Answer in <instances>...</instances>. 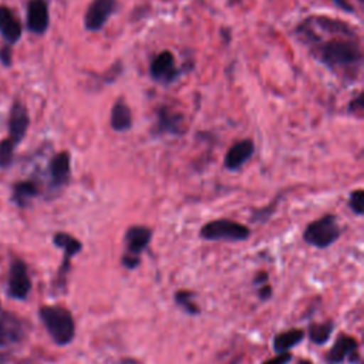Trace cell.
Segmentation results:
<instances>
[{
  "instance_id": "1",
  "label": "cell",
  "mask_w": 364,
  "mask_h": 364,
  "mask_svg": "<svg viewBox=\"0 0 364 364\" xmlns=\"http://www.w3.org/2000/svg\"><path fill=\"white\" fill-rule=\"evenodd\" d=\"M317 58L330 70L355 80L363 63V53L360 41L354 30L337 33L336 37L324 41L317 47Z\"/></svg>"
},
{
  "instance_id": "2",
  "label": "cell",
  "mask_w": 364,
  "mask_h": 364,
  "mask_svg": "<svg viewBox=\"0 0 364 364\" xmlns=\"http://www.w3.org/2000/svg\"><path fill=\"white\" fill-rule=\"evenodd\" d=\"M47 333L58 346L70 344L75 336V324L73 314L63 306H43L38 310Z\"/></svg>"
},
{
  "instance_id": "3",
  "label": "cell",
  "mask_w": 364,
  "mask_h": 364,
  "mask_svg": "<svg viewBox=\"0 0 364 364\" xmlns=\"http://www.w3.org/2000/svg\"><path fill=\"white\" fill-rule=\"evenodd\" d=\"M341 235V228L334 215H326L309 223L303 232V239L318 249L328 247Z\"/></svg>"
},
{
  "instance_id": "4",
  "label": "cell",
  "mask_w": 364,
  "mask_h": 364,
  "mask_svg": "<svg viewBox=\"0 0 364 364\" xmlns=\"http://www.w3.org/2000/svg\"><path fill=\"white\" fill-rule=\"evenodd\" d=\"M250 235L247 226L230 220V219H216L205 223L200 230L199 236L205 240H245Z\"/></svg>"
},
{
  "instance_id": "5",
  "label": "cell",
  "mask_w": 364,
  "mask_h": 364,
  "mask_svg": "<svg viewBox=\"0 0 364 364\" xmlns=\"http://www.w3.org/2000/svg\"><path fill=\"white\" fill-rule=\"evenodd\" d=\"M27 326L17 314L0 304V353L11 350L26 337Z\"/></svg>"
},
{
  "instance_id": "6",
  "label": "cell",
  "mask_w": 364,
  "mask_h": 364,
  "mask_svg": "<svg viewBox=\"0 0 364 364\" xmlns=\"http://www.w3.org/2000/svg\"><path fill=\"white\" fill-rule=\"evenodd\" d=\"M31 290V279L27 264L21 259H14L7 276V296L16 300H24Z\"/></svg>"
},
{
  "instance_id": "7",
  "label": "cell",
  "mask_w": 364,
  "mask_h": 364,
  "mask_svg": "<svg viewBox=\"0 0 364 364\" xmlns=\"http://www.w3.org/2000/svg\"><path fill=\"white\" fill-rule=\"evenodd\" d=\"M117 9V0H91L84 16V26L88 31L101 30Z\"/></svg>"
},
{
  "instance_id": "8",
  "label": "cell",
  "mask_w": 364,
  "mask_h": 364,
  "mask_svg": "<svg viewBox=\"0 0 364 364\" xmlns=\"http://www.w3.org/2000/svg\"><path fill=\"white\" fill-rule=\"evenodd\" d=\"M179 68L175 64V57L169 50H164L154 57L149 65V74L155 81L162 84L173 82L179 77Z\"/></svg>"
},
{
  "instance_id": "9",
  "label": "cell",
  "mask_w": 364,
  "mask_h": 364,
  "mask_svg": "<svg viewBox=\"0 0 364 364\" xmlns=\"http://www.w3.org/2000/svg\"><path fill=\"white\" fill-rule=\"evenodd\" d=\"M53 242L57 247L64 250L63 263H61V266L58 269V274H57V286H64L65 277L70 270V260L73 256H75L81 250L82 245L80 240H77L74 236H71L70 233H65V232H57L53 236Z\"/></svg>"
},
{
  "instance_id": "10",
  "label": "cell",
  "mask_w": 364,
  "mask_h": 364,
  "mask_svg": "<svg viewBox=\"0 0 364 364\" xmlns=\"http://www.w3.org/2000/svg\"><path fill=\"white\" fill-rule=\"evenodd\" d=\"M28 125H30V117L26 105L20 101H14L10 109V118H9L10 135L7 139L17 146L21 142V139L26 136Z\"/></svg>"
},
{
  "instance_id": "11",
  "label": "cell",
  "mask_w": 364,
  "mask_h": 364,
  "mask_svg": "<svg viewBox=\"0 0 364 364\" xmlns=\"http://www.w3.org/2000/svg\"><path fill=\"white\" fill-rule=\"evenodd\" d=\"M358 344L357 340L351 336H347L344 333L338 334L333 347L330 348L328 354H327V360L331 364H337L344 361L347 357L350 361H355L358 360V353H357Z\"/></svg>"
},
{
  "instance_id": "12",
  "label": "cell",
  "mask_w": 364,
  "mask_h": 364,
  "mask_svg": "<svg viewBox=\"0 0 364 364\" xmlns=\"http://www.w3.org/2000/svg\"><path fill=\"white\" fill-rule=\"evenodd\" d=\"M50 24L48 6L46 0H30L27 6V27L34 34H43Z\"/></svg>"
},
{
  "instance_id": "13",
  "label": "cell",
  "mask_w": 364,
  "mask_h": 364,
  "mask_svg": "<svg viewBox=\"0 0 364 364\" xmlns=\"http://www.w3.org/2000/svg\"><path fill=\"white\" fill-rule=\"evenodd\" d=\"M255 152V142L252 139H240L235 142L226 152L223 165L229 171H237L245 162H247Z\"/></svg>"
},
{
  "instance_id": "14",
  "label": "cell",
  "mask_w": 364,
  "mask_h": 364,
  "mask_svg": "<svg viewBox=\"0 0 364 364\" xmlns=\"http://www.w3.org/2000/svg\"><path fill=\"white\" fill-rule=\"evenodd\" d=\"M152 232L146 226H131L125 232V243H127V255L139 257V253L149 245Z\"/></svg>"
},
{
  "instance_id": "15",
  "label": "cell",
  "mask_w": 364,
  "mask_h": 364,
  "mask_svg": "<svg viewBox=\"0 0 364 364\" xmlns=\"http://www.w3.org/2000/svg\"><path fill=\"white\" fill-rule=\"evenodd\" d=\"M23 33L21 23L16 17L11 9L7 6H0V34L9 44H14L20 40Z\"/></svg>"
},
{
  "instance_id": "16",
  "label": "cell",
  "mask_w": 364,
  "mask_h": 364,
  "mask_svg": "<svg viewBox=\"0 0 364 364\" xmlns=\"http://www.w3.org/2000/svg\"><path fill=\"white\" fill-rule=\"evenodd\" d=\"M71 173V158L67 151H61L50 161V176L54 188L63 186L70 179Z\"/></svg>"
},
{
  "instance_id": "17",
  "label": "cell",
  "mask_w": 364,
  "mask_h": 364,
  "mask_svg": "<svg viewBox=\"0 0 364 364\" xmlns=\"http://www.w3.org/2000/svg\"><path fill=\"white\" fill-rule=\"evenodd\" d=\"M109 122H111L112 129L118 131V132L128 131L132 127V112L124 98H118L114 102V105L111 108Z\"/></svg>"
},
{
  "instance_id": "18",
  "label": "cell",
  "mask_w": 364,
  "mask_h": 364,
  "mask_svg": "<svg viewBox=\"0 0 364 364\" xmlns=\"http://www.w3.org/2000/svg\"><path fill=\"white\" fill-rule=\"evenodd\" d=\"M304 331L300 328H291L289 331H283L279 333L277 336H274L273 338V348L274 351L279 353H286L289 351L291 347L297 346L303 338H304Z\"/></svg>"
},
{
  "instance_id": "19",
  "label": "cell",
  "mask_w": 364,
  "mask_h": 364,
  "mask_svg": "<svg viewBox=\"0 0 364 364\" xmlns=\"http://www.w3.org/2000/svg\"><path fill=\"white\" fill-rule=\"evenodd\" d=\"M38 195V186L33 181H20L13 186L11 199L18 206H27L28 202Z\"/></svg>"
},
{
  "instance_id": "20",
  "label": "cell",
  "mask_w": 364,
  "mask_h": 364,
  "mask_svg": "<svg viewBox=\"0 0 364 364\" xmlns=\"http://www.w3.org/2000/svg\"><path fill=\"white\" fill-rule=\"evenodd\" d=\"M182 115L173 111H169L166 107L158 109L156 128L159 132H176L181 129Z\"/></svg>"
},
{
  "instance_id": "21",
  "label": "cell",
  "mask_w": 364,
  "mask_h": 364,
  "mask_svg": "<svg viewBox=\"0 0 364 364\" xmlns=\"http://www.w3.org/2000/svg\"><path fill=\"white\" fill-rule=\"evenodd\" d=\"M333 321L331 320H327L324 323H316V324H311L309 327V338L314 343V344H324L328 338H330V334L333 331Z\"/></svg>"
},
{
  "instance_id": "22",
  "label": "cell",
  "mask_w": 364,
  "mask_h": 364,
  "mask_svg": "<svg viewBox=\"0 0 364 364\" xmlns=\"http://www.w3.org/2000/svg\"><path fill=\"white\" fill-rule=\"evenodd\" d=\"M175 301L189 314H198L200 311L199 306L193 301V294L188 290H178L175 293Z\"/></svg>"
},
{
  "instance_id": "23",
  "label": "cell",
  "mask_w": 364,
  "mask_h": 364,
  "mask_svg": "<svg viewBox=\"0 0 364 364\" xmlns=\"http://www.w3.org/2000/svg\"><path fill=\"white\" fill-rule=\"evenodd\" d=\"M16 145L11 144L7 138L0 142V168H9L13 162Z\"/></svg>"
},
{
  "instance_id": "24",
  "label": "cell",
  "mask_w": 364,
  "mask_h": 364,
  "mask_svg": "<svg viewBox=\"0 0 364 364\" xmlns=\"http://www.w3.org/2000/svg\"><path fill=\"white\" fill-rule=\"evenodd\" d=\"M363 200H364V192L363 189H355L350 193L348 198V206L355 215H363Z\"/></svg>"
},
{
  "instance_id": "25",
  "label": "cell",
  "mask_w": 364,
  "mask_h": 364,
  "mask_svg": "<svg viewBox=\"0 0 364 364\" xmlns=\"http://www.w3.org/2000/svg\"><path fill=\"white\" fill-rule=\"evenodd\" d=\"M290 360H291V354L286 351V353H279L277 355L264 361L263 364H287Z\"/></svg>"
},
{
  "instance_id": "26",
  "label": "cell",
  "mask_w": 364,
  "mask_h": 364,
  "mask_svg": "<svg viewBox=\"0 0 364 364\" xmlns=\"http://www.w3.org/2000/svg\"><path fill=\"white\" fill-rule=\"evenodd\" d=\"M363 108H364V107H363V95L360 94V95L355 97L354 101L350 102L348 111H350V112H360V111H363Z\"/></svg>"
},
{
  "instance_id": "27",
  "label": "cell",
  "mask_w": 364,
  "mask_h": 364,
  "mask_svg": "<svg viewBox=\"0 0 364 364\" xmlns=\"http://www.w3.org/2000/svg\"><path fill=\"white\" fill-rule=\"evenodd\" d=\"M0 60L4 65H10L11 64V51H10V47L9 46H4L1 50H0Z\"/></svg>"
},
{
  "instance_id": "28",
  "label": "cell",
  "mask_w": 364,
  "mask_h": 364,
  "mask_svg": "<svg viewBox=\"0 0 364 364\" xmlns=\"http://www.w3.org/2000/svg\"><path fill=\"white\" fill-rule=\"evenodd\" d=\"M270 296H272V287L267 286V284H263L262 289H260V291H259V297H260L262 300H266V299H269Z\"/></svg>"
},
{
  "instance_id": "29",
  "label": "cell",
  "mask_w": 364,
  "mask_h": 364,
  "mask_svg": "<svg viewBox=\"0 0 364 364\" xmlns=\"http://www.w3.org/2000/svg\"><path fill=\"white\" fill-rule=\"evenodd\" d=\"M267 282V273L266 272H259L257 276L255 277V284H266Z\"/></svg>"
},
{
  "instance_id": "30",
  "label": "cell",
  "mask_w": 364,
  "mask_h": 364,
  "mask_svg": "<svg viewBox=\"0 0 364 364\" xmlns=\"http://www.w3.org/2000/svg\"><path fill=\"white\" fill-rule=\"evenodd\" d=\"M299 364H311V363H310L309 360H300V361H299Z\"/></svg>"
},
{
  "instance_id": "31",
  "label": "cell",
  "mask_w": 364,
  "mask_h": 364,
  "mask_svg": "<svg viewBox=\"0 0 364 364\" xmlns=\"http://www.w3.org/2000/svg\"><path fill=\"white\" fill-rule=\"evenodd\" d=\"M21 364H30V363H21Z\"/></svg>"
},
{
  "instance_id": "32",
  "label": "cell",
  "mask_w": 364,
  "mask_h": 364,
  "mask_svg": "<svg viewBox=\"0 0 364 364\" xmlns=\"http://www.w3.org/2000/svg\"><path fill=\"white\" fill-rule=\"evenodd\" d=\"M0 364H1V360H0Z\"/></svg>"
}]
</instances>
